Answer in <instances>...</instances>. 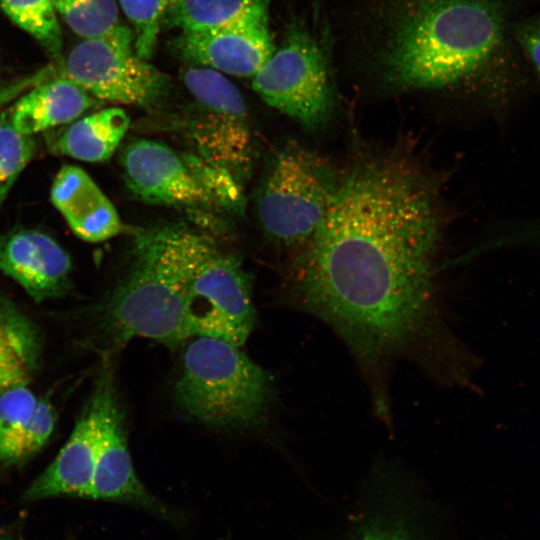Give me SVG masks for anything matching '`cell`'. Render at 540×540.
<instances>
[{"label":"cell","instance_id":"1","mask_svg":"<svg viewBox=\"0 0 540 540\" xmlns=\"http://www.w3.org/2000/svg\"><path fill=\"white\" fill-rule=\"evenodd\" d=\"M439 182L399 153H366L340 173L331 205L298 249L288 303L346 345L379 420L392 415L401 360L442 387L471 384L475 360L454 332L440 282Z\"/></svg>","mask_w":540,"mask_h":540},{"label":"cell","instance_id":"2","mask_svg":"<svg viewBox=\"0 0 540 540\" xmlns=\"http://www.w3.org/2000/svg\"><path fill=\"white\" fill-rule=\"evenodd\" d=\"M366 64L393 91L504 90L515 74L502 0H373Z\"/></svg>","mask_w":540,"mask_h":540},{"label":"cell","instance_id":"3","mask_svg":"<svg viewBox=\"0 0 540 540\" xmlns=\"http://www.w3.org/2000/svg\"><path fill=\"white\" fill-rule=\"evenodd\" d=\"M215 248L206 236L181 226L138 233L127 273L91 312L85 345L104 357L136 337L171 349L184 344L192 337L189 288Z\"/></svg>","mask_w":540,"mask_h":540},{"label":"cell","instance_id":"4","mask_svg":"<svg viewBox=\"0 0 540 540\" xmlns=\"http://www.w3.org/2000/svg\"><path fill=\"white\" fill-rule=\"evenodd\" d=\"M185 343L173 396L177 408L200 424L221 430L254 428L273 402L271 376L224 339L194 336Z\"/></svg>","mask_w":540,"mask_h":540},{"label":"cell","instance_id":"5","mask_svg":"<svg viewBox=\"0 0 540 540\" xmlns=\"http://www.w3.org/2000/svg\"><path fill=\"white\" fill-rule=\"evenodd\" d=\"M121 165L128 189L146 203L205 220L239 213L243 208L242 182L193 151L136 139L122 150Z\"/></svg>","mask_w":540,"mask_h":540},{"label":"cell","instance_id":"6","mask_svg":"<svg viewBox=\"0 0 540 540\" xmlns=\"http://www.w3.org/2000/svg\"><path fill=\"white\" fill-rule=\"evenodd\" d=\"M339 181V171L317 151L295 141L279 147L257 195L265 234L280 246L301 248L327 213Z\"/></svg>","mask_w":540,"mask_h":540},{"label":"cell","instance_id":"7","mask_svg":"<svg viewBox=\"0 0 540 540\" xmlns=\"http://www.w3.org/2000/svg\"><path fill=\"white\" fill-rule=\"evenodd\" d=\"M182 80L193 103L180 127L192 151L242 182L252 166L254 143L240 91L221 72L201 65L186 68Z\"/></svg>","mask_w":540,"mask_h":540},{"label":"cell","instance_id":"8","mask_svg":"<svg viewBox=\"0 0 540 540\" xmlns=\"http://www.w3.org/2000/svg\"><path fill=\"white\" fill-rule=\"evenodd\" d=\"M252 87L266 104L309 130L325 128L336 110L328 57L303 26L289 29L280 49L253 76Z\"/></svg>","mask_w":540,"mask_h":540},{"label":"cell","instance_id":"9","mask_svg":"<svg viewBox=\"0 0 540 540\" xmlns=\"http://www.w3.org/2000/svg\"><path fill=\"white\" fill-rule=\"evenodd\" d=\"M129 28L84 39L68 54L60 76L66 77L97 100L150 108L167 91L165 76L132 49Z\"/></svg>","mask_w":540,"mask_h":540},{"label":"cell","instance_id":"10","mask_svg":"<svg viewBox=\"0 0 540 540\" xmlns=\"http://www.w3.org/2000/svg\"><path fill=\"white\" fill-rule=\"evenodd\" d=\"M192 337L210 336L242 346L255 324L251 281L240 261L217 248L198 268L188 292Z\"/></svg>","mask_w":540,"mask_h":540},{"label":"cell","instance_id":"11","mask_svg":"<svg viewBox=\"0 0 540 540\" xmlns=\"http://www.w3.org/2000/svg\"><path fill=\"white\" fill-rule=\"evenodd\" d=\"M92 390L98 400V445L91 498L128 503L177 522V514L151 495L135 474L111 356L102 357Z\"/></svg>","mask_w":540,"mask_h":540},{"label":"cell","instance_id":"12","mask_svg":"<svg viewBox=\"0 0 540 540\" xmlns=\"http://www.w3.org/2000/svg\"><path fill=\"white\" fill-rule=\"evenodd\" d=\"M268 8L251 10L225 25L182 32L174 48L185 60L234 76H254L275 51Z\"/></svg>","mask_w":540,"mask_h":540},{"label":"cell","instance_id":"13","mask_svg":"<svg viewBox=\"0 0 540 540\" xmlns=\"http://www.w3.org/2000/svg\"><path fill=\"white\" fill-rule=\"evenodd\" d=\"M0 271L38 303L63 297L71 289L70 255L39 230L21 229L0 236Z\"/></svg>","mask_w":540,"mask_h":540},{"label":"cell","instance_id":"14","mask_svg":"<svg viewBox=\"0 0 540 540\" xmlns=\"http://www.w3.org/2000/svg\"><path fill=\"white\" fill-rule=\"evenodd\" d=\"M98 445V400L95 392L83 406L75 426L55 459L29 485L27 501L50 497L91 498Z\"/></svg>","mask_w":540,"mask_h":540},{"label":"cell","instance_id":"15","mask_svg":"<svg viewBox=\"0 0 540 540\" xmlns=\"http://www.w3.org/2000/svg\"><path fill=\"white\" fill-rule=\"evenodd\" d=\"M54 207L73 233L87 242H102L120 233L119 215L94 180L83 169L65 164L50 190Z\"/></svg>","mask_w":540,"mask_h":540},{"label":"cell","instance_id":"16","mask_svg":"<svg viewBox=\"0 0 540 540\" xmlns=\"http://www.w3.org/2000/svg\"><path fill=\"white\" fill-rule=\"evenodd\" d=\"M27 383L15 385L0 395V463L22 465L50 438L56 411L48 399L37 397Z\"/></svg>","mask_w":540,"mask_h":540},{"label":"cell","instance_id":"17","mask_svg":"<svg viewBox=\"0 0 540 540\" xmlns=\"http://www.w3.org/2000/svg\"><path fill=\"white\" fill-rule=\"evenodd\" d=\"M97 99L70 79L58 76L36 84L17 98L9 122L19 133H36L69 124L93 108Z\"/></svg>","mask_w":540,"mask_h":540},{"label":"cell","instance_id":"18","mask_svg":"<svg viewBox=\"0 0 540 540\" xmlns=\"http://www.w3.org/2000/svg\"><path fill=\"white\" fill-rule=\"evenodd\" d=\"M124 109L108 107L69 123L53 142V150L85 162L107 161L129 128Z\"/></svg>","mask_w":540,"mask_h":540},{"label":"cell","instance_id":"19","mask_svg":"<svg viewBox=\"0 0 540 540\" xmlns=\"http://www.w3.org/2000/svg\"><path fill=\"white\" fill-rule=\"evenodd\" d=\"M272 0H176L163 21L181 32L213 29L232 22L253 9L269 7Z\"/></svg>","mask_w":540,"mask_h":540},{"label":"cell","instance_id":"20","mask_svg":"<svg viewBox=\"0 0 540 540\" xmlns=\"http://www.w3.org/2000/svg\"><path fill=\"white\" fill-rule=\"evenodd\" d=\"M40 347L35 323L12 300L0 296V364L20 362L34 369Z\"/></svg>","mask_w":540,"mask_h":540},{"label":"cell","instance_id":"21","mask_svg":"<svg viewBox=\"0 0 540 540\" xmlns=\"http://www.w3.org/2000/svg\"><path fill=\"white\" fill-rule=\"evenodd\" d=\"M6 15L38 40L50 53L59 55L61 28L52 0H0Z\"/></svg>","mask_w":540,"mask_h":540},{"label":"cell","instance_id":"22","mask_svg":"<svg viewBox=\"0 0 540 540\" xmlns=\"http://www.w3.org/2000/svg\"><path fill=\"white\" fill-rule=\"evenodd\" d=\"M57 13L78 36H102L119 24L117 0H52Z\"/></svg>","mask_w":540,"mask_h":540},{"label":"cell","instance_id":"23","mask_svg":"<svg viewBox=\"0 0 540 540\" xmlns=\"http://www.w3.org/2000/svg\"><path fill=\"white\" fill-rule=\"evenodd\" d=\"M176 0H118L123 12L132 22L135 52L142 59H149L155 49L161 23Z\"/></svg>","mask_w":540,"mask_h":540},{"label":"cell","instance_id":"24","mask_svg":"<svg viewBox=\"0 0 540 540\" xmlns=\"http://www.w3.org/2000/svg\"><path fill=\"white\" fill-rule=\"evenodd\" d=\"M34 152L31 136L17 132L9 121L0 122V207Z\"/></svg>","mask_w":540,"mask_h":540},{"label":"cell","instance_id":"25","mask_svg":"<svg viewBox=\"0 0 540 540\" xmlns=\"http://www.w3.org/2000/svg\"><path fill=\"white\" fill-rule=\"evenodd\" d=\"M515 41L540 76V12L519 26Z\"/></svg>","mask_w":540,"mask_h":540},{"label":"cell","instance_id":"26","mask_svg":"<svg viewBox=\"0 0 540 540\" xmlns=\"http://www.w3.org/2000/svg\"><path fill=\"white\" fill-rule=\"evenodd\" d=\"M53 72L52 66L48 65L33 74L0 88V110L36 84L50 78Z\"/></svg>","mask_w":540,"mask_h":540},{"label":"cell","instance_id":"27","mask_svg":"<svg viewBox=\"0 0 540 540\" xmlns=\"http://www.w3.org/2000/svg\"><path fill=\"white\" fill-rule=\"evenodd\" d=\"M33 369L20 362L0 364V395L7 389L28 382Z\"/></svg>","mask_w":540,"mask_h":540},{"label":"cell","instance_id":"28","mask_svg":"<svg viewBox=\"0 0 540 540\" xmlns=\"http://www.w3.org/2000/svg\"><path fill=\"white\" fill-rule=\"evenodd\" d=\"M360 540H409V538L399 528L377 526L365 532Z\"/></svg>","mask_w":540,"mask_h":540},{"label":"cell","instance_id":"29","mask_svg":"<svg viewBox=\"0 0 540 540\" xmlns=\"http://www.w3.org/2000/svg\"><path fill=\"white\" fill-rule=\"evenodd\" d=\"M0 540H13V538L10 533L3 529H0Z\"/></svg>","mask_w":540,"mask_h":540}]
</instances>
